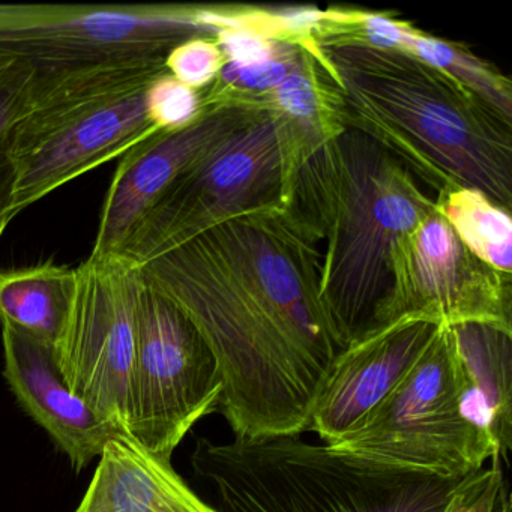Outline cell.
Here are the masks:
<instances>
[{"mask_svg": "<svg viewBox=\"0 0 512 512\" xmlns=\"http://www.w3.org/2000/svg\"><path fill=\"white\" fill-rule=\"evenodd\" d=\"M380 49L397 50L448 74L506 124L512 125V85L490 62L461 44L424 34L386 14L329 11L328 26Z\"/></svg>", "mask_w": 512, "mask_h": 512, "instance_id": "e0dca14e", "label": "cell"}, {"mask_svg": "<svg viewBox=\"0 0 512 512\" xmlns=\"http://www.w3.org/2000/svg\"><path fill=\"white\" fill-rule=\"evenodd\" d=\"M311 46L344 127L362 131L439 194L475 188L511 211L512 125L448 74L325 28Z\"/></svg>", "mask_w": 512, "mask_h": 512, "instance_id": "7a4b0ae2", "label": "cell"}, {"mask_svg": "<svg viewBox=\"0 0 512 512\" xmlns=\"http://www.w3.org/2000/svg\"><path fill=\"white\" fill-rule=\"evenodd\" d=\"M76 272V292L55 347L56 362L70 391L127 433L139 269L118 256H89Z\"/></svg>", "mask_w": 512, "mask_h": 512, "instance_id": "30bf717a", "label": "cell"}, {"mask_svg": "<svg viewBox=\"0 0 512 512\" xmlns=\"http://www.w3.org/2000/svg\"><path fill=\"white\" fill-rule=\"evenodd\" d=\"M77 272L53 262L0 269V323L58 346L76 292Z\"/></svg>", "mask_w": 512, "mask_h": 512, "instance_id": "ac0fdd59", "label": "cell"}, {"mask_svg": "<svg viewBox=\"0 0 512 512\" xmlns=\"http://www.w3.org/2000/svg\"><path fill=\"white\" fill-rule=\"evenodd\" d=\"M263 109L253 101H215L188 127L158 131L125 152L104 199L91 256H118L167 187Z\"/></svg>", "mask_w": 512, "mask_h": 512, "instance_id": "7c38bea8", "label": "cell"}, {"mask_svg": "<svg viewBox=\"0 0 512 512\" xmlns=\"http://www.w3.org/2000/svg\"><path fill=\"white\" fill-rule=\"evenodd\" d=\"M256 101L292 127L304 149V157L344 128L337 95L311 41L305 44L301 59L286 79Z\"/></svg>", "mask_w": 512, "mask_h": 512, "instance_id": "d6986e66", "label": "cell"}, {"mask_svg": "<svg viewBox=\"0 0 512 512\" xmlns=\"http://www.w3.org/2000/svg\"><path fill=\"white\" fill-rule=\"evenodd\" d=\"M205 109L203 92L184 85L169 73L161 74L149 85V116L160 131L188 127Z\"/></svg>", "mask_w": 512, "mask_h": 512, "instance_id": "7402d4cb", "label": "cell"}, {"mask_svg": "<svg viewBox=\"0 0 512 512\" xmlns=\"http://www.w3.org/2000/svg\"><path fill=\"white\" fill-rule=\"evenodd\" d=\"M437 329L425 320L398 319L344 347L320 389L310 430L334 445L400 382Z\"/></svg>", "mask_w": 512, "mask_h": 512, "instance_id": "4fadbf2b", "label": "cell"}, {"mask_svg": "<svg viewBox=\"0 0 512 512\" xmlns=\"http://www.w3.org/2000/svg\"><path fill=\"white\" fill-rule=\"evenodd\" d=\"M398 319L485 323L512 334V275L473 256L436 206L392 247L391 286L373 328Z\"/></svg>", "mask_w": 512, "mask_h": 512, "instance_id": "8fae6325", "label": "cell"}, {"mask_svg": "<svg viewBox=\"0 0 512 512\" xmlns=\"http://www.w3.org/2000/svg\"><path fill=\"white\" fill-rule=\"evenodd\" d=\"M287 205L319 245L320 304L344 349L373 328L395 242L436 202L391 152L344 127L301 158Z\"/></svg>", "mask_w": 512, "mask_h": 512, "instance_id": "3957f363", "label": "cell"}, {"mask_svg": "<svg viewBox=\"0 0 512 512\" xmlns=\"http://www.w3.org/2000/svg\"><path fill=\"white\" fill-rule=\"evenodd\" d=\"M155 79L94 80L32 101L11 130L17 166L13 218L158 133L148 110Z\"/></svg>", "mask_w": 512, "mask_h": 512, "instance_id": "52a82bcc", "label": "cell"}, {"mask_svg": "<svg viewBox=\"0 0 512 512\" xmlns=\"http://www.w3.org/2000/svg\"><path fill=\"white\" fill-rule=\"evenodd\" d=\"M329 446L446 479H464L493 461L490 446L461 413L448 326H439L400 382Z\"/></svg>", "mask_w": 512, "mask_h": 512, "instance_id": "ba28073f", "label": "cell"}, {"mask_svg": "<svg viewBox=\"0 0 512 512\" xmlns=\"http://www.w3.org/2000/svg\"><path fill=\"white\" fill-rule=\"evenodd\" d=\"M443 512H511L508 484L500 461L466 476L452 491Z\"/></svg>", "mask_w": 512, "mask_h": 512, "instance_id": "cb8c5ba5", "label": "cell"}, {"mask_svg": "<svg viewBox=\"0 0 512 512\" xmlns=\"http://www.w3.org/2000/svg\"><path fill=\"white\" fill-rule=\"evenodd\" d=\"M209 8L0 5V58L31 65V101L62 86L164 67L178 44L215 37Z\"/></svg>", "mask_w": 512, "mask_h": 512, "instance_id": "5b68a950", "label": "cell"}, {"mask_svg": "<svg viewBox=\"0 0 512 512\" xmlns=\"http://www.w3.org/2000/svg\"><path fill=\"white\" fill-rule=\"evenodd\" d=\"M76 512L218 511L188 487L172 463L119 431L104 445Z\"/></svg>", "mask_w": 512, "mask_h": 512, "instance_id": "2e32d148", "label": "cell"}, {"mask_svg": "<svg viewBox=\"0 0 512 512\" xmlns=\"http://www.w3.org/2000/svg\"><path fill=\"white\" fill-rule=\"evenodd\" d=\"M464 419L484 437L493 461L512 446V334L485 323L448 326Z\"/></svg>", "mask_w": 512, "mask_h": 512, "instance_id": "9a60e30c", "label": "cell"}, {"mask_svg": "<svg viewBox=\"0 0 512 512\" xmlns=\"http://www.w3.org/2000/svg\"><path fill=\"white\" fill-rule=\"evenodd\" d=\"M320 251L287 203L220 224L143 265L217 359L235 436L310 430L340 344L319 298Z\"/></svg>", "mask_w": 512, "mask_h": 512, "instance_id": "6da1fadb", "label": "cell"}, {"mask_svg": "<svg viewBox=\"0 0 512 512\" xmlns=\"http://www.w3.org/2000/svg\"><path fill=\"white\" fill-rule=\"evenodd\" d=\"M0 326L4 376L11 391L67 455L73 469L82 472L121 430L70 391L56 362L55 347L8 323Z\"/></svg>", "mask_w": 512, "mask_h": 512, "instance_id": "5bb4252c", "label": "cell"}, {"mask_svg": "<svg viewBox=\"0 0 512 512\" xmlns=\"http://www.w3.org/2000/svg\"><path fill=\"white\" fill-rule=\"evenodd\" d=\"M34 71L17 59L0 58V239L14 220L17 166L11 148V130L31 101Z\"/></svg>", "mask_w": 512, "mask_h": 512, "instance_id": "44dd1931", "label": "cell"}, {"mask_svg": "<svg viewBox=\"0 0 512 512\" xmlns=\"http://www.w3.org/2000/svg\"><path fill=\"white\" fill-rule=\"evenodd\" d=\"M194 475L218 512H443L463 479L374 463L296 434L199 439Z\"/></svg>", "mask_w": 512, "mask_h": 512, "instance_id": "277c9868", "label": "cell"}, {"mask_svg": "<svg viewBox=\"0 0 512 512\" xmlns=\"http://www.w3.org/2000/svg\"><path fill=\"white\" fill-rule=\"evenodd\" d=\"M221 391L217 359L196 326L140 277L128 436L172 463L194 424L217 412Z\"/></svg>", "mask_w": 512, "mask_h": 512, "instance_id": "9c48e42d", "label": "cell"}, {"mask_svg": "<svg viewBox=\"0 0 512 512\" xmlns=\"http://www.w3.org/2000/svg\"><path fill=\"white\" fill-rule=\"evenodd\" d=\"M302 157L295 131L265 107L167 187L118 257L140 266L227 221L284 205Z\"/></svg>", "mask_w": 512, "mask_h": 512, "instance_id": "8992f818", "label": "cell"}, {"mask_svg": "<svg viewBox=\"0 0 512 512\" xmlns=\"http://www.w3.org/2000/svg\"><path fill=\"white\" fill-rule=\"evenodd\" d=\"M461 244L485 265L512 275L511 211L475 188H457L434 197Z\"/></svg>", "mask_w": 512, "mask_h": 512, "instance_id": "ffe728a7", "label": "cell"}, {"mask_svg": "<svg viewBox=\"0 0 512 512\" xmlns=\"http://www.w3.org/2000/svg\"><path fill=\"white\" fill-rule=\"evenodd\" d=\"M224 62L214 37H194L178 44L167 55L164 67L179 82L202 92L214 85Z\"/></svg>", "mask_w": 512, "mask_h": 512, "instance_id": "603a6c76", "label": "cell"}]
</instances>
